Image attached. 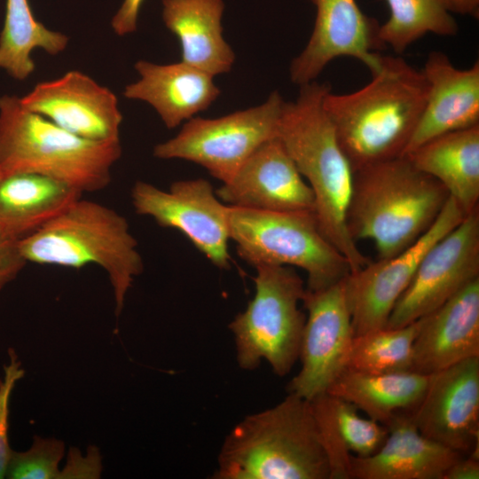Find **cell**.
<instances>
[{"mask_svg":"<svg viewBox=\"0 0 479 479\" xmlns=\"http://www.w3.org/2000/svg\"><path fill=\"white\" fill-rule=\"evenodd\" d=\"M361 89L324 98L338 142L353 170L404 156L422 114L428 83L398 56L381 55Z\"/></svg>","mask_w":479,"mask_h":479,"instance_id":"obj_1","label":"cell"},{"mask_svg":"<svg viewBox=\"0 0 479 479\" xmlns=\"http://www.w3.org/2000/svg\"><path fill=\"white\" fill-rule=\"evenodd\" d=\"M329 90L327 83L316 81L301 85L296 99L284 102L278 137L312 191L320 230L354 272L370 261L347 226L354 170L324 108V98Z\"/></svg>","mask_w":479,"mask_h":479,"instance_id":"obj_2","label":"cell"},{"mask_svg":"<svg viewBox=\"0 0 479 479\" xmlns=\"http://www.w3.org/2000/svg\"><path fill=\"white\" fill-rule=\"evenodd\" d=\"M449 197L406 156L365 167L354 171L349 232L356 242L371 240L378 259L393 256L432 226Z\"/></svg>","mask_w":479,"mask_h":479,"instance_id":"obj_3","label":"cell"},{"mask_svg":"<svg viewBox=\"0 0 479 479\" xmlns=\"http://www.w3.org/2000/svg\"><path fill=\"white\" fill-rule=\"evenodd\" d=\"M214 479H330L309 400L288 395L240 420L221 446Z\"/></svg>","mask_w":479,"mask_h":479,"instance_id":"obj_4","label":"cell"},{"mask_svg":"<svg viewBox=\"0 0 479 479\" xmlns=\"http://www.w3.org/2000/svg\"><path fill=\"white\" fill-rule=\"evenodd\" d=\"M19 248L27 263L74 269L97 264L104 269L114 290L116 317L135 278L144 271L127 219L82 197L20 240Z\"/></svg>","mask_w":479,"mask_h":479,"instance_id":"obj_5","label":"cell"},{"mask_svg":"<svg viewBox=\"0 0 479 479\" xmlns=\"http://www.w3.org/2000/svg\"><path fill=\"white\" fill-rule=\"evenodd\" d=\"M121 155L120 140L81 137L28 111L20 98L0 97V169L35 173L95 192L110 185Z\"/></svg>","mask_w":479,"mask_h":479,"instance_id":"obj_6","label":"cell"},{"mask_svg":"<svg viewBox=\"0 0 479 479\" xmlns=\"http://www.w3.org/2000/svg\"><path fill=\"white\" fill-rule=\"evenodd\" d=\"M230 240L253 267H297L307 273V289L319 290L347 277L346 258L320 230L312 211H265L229 206Z\"/></svg>","mask_w":479,"mask_h":479,"instance_id":"obj_7","label":"cell"},{"mask_svg":"<svg viewBox=\"0 0 479 479\" xmlns=\"http://www.w3.org/2000/svg\"><path fill=\"white\" fill-rule=\"evenodd\" d=\"M255 293L246 310L229 324L239 366L255 370L262 360L286 376L299 358L306 314L299 307L306 292L289 266L255 267Z\"/></svg>","mask_w":479,"mask_h":479,"instance_id":"obj_8","label":"cell"},{"mask_svg":"<svg viewBox=\"0 0 479 479\" xmlns=\"http://www.w3.org/2000/svg\"><path fill=\"white\" fill-rule=\"evenodd\" d=\"M284 102L274 90L256 106L218 118L193 117L174 137L156 145L153 154L194 162L227 183L259 146L278 137Z\"/></svg>","mask_w":479,"mask_h":479,"instance_id":"obj_9","label":"cell"},{"mask_svg":"<svg viewBox=\"0 0 479 479\" xmlns=\"http://www.w3.org/2000/svg\"><path fill=\"white\" fill-rule=\"evenodd\" d=\"M130 198L137 214L153 218L159 226L185 234L216 267H230L229 206L217 198L208 180L176 181L169 191L137 181Z\"/></svg>","mask_w":479,"mask_h":479,"instance_id":"obj_10","label":"cell"},{"mask_svg":"<svg viewBox=\"0 0 479 479\" xmlns=\"http://www.w3.org/2000/svg\"><path fill=\"white\" fill-rule=\"evenodd\" d=\"M465 216L458 203L449 197L432 226L413 244L393 256L370 261L349 272L344 285L355 335L386 326L396 302L428 249Z\"/></svg>","mask_w":479,"mask_h":479,"instance_id":"obj_11","label":"cell"},{"mask_svg":"<svg viewBox=\"0 0 479 479\" xmlns=\"http://www.w3.org/2000/svg\"><path fill=\"white\" fill-rule=\"evenodd\" d=\"M479 279V208L467 215L422 258L386 326L399 327L431 313Z\"/></svg>","mask_w":479,"mask_h":479,"instance_id":"obj_12","label":"cell"},{"mask_svg":"<svg viewBox=\"0 0 479 479\" xmlns=\"http://www.w3.org/2000/svg\"><path fill=\"white\" fill-rule=\"evenodd\" d=\"M345 278L319 290L306 288L302 302L307 315L299 354L301 369L288 382V393L311 400L326 393L347 368L355 334Z\"/></svg>","mask_w":479,"mask_h":479,"instance_id":"obj_13","label":"cell"},{"mask_svg":"<svg viewBox=\"0 0 479 479\" xmlns=\"http://www.w3.org/2000/svg\"><path fill=\"white\" fill-rule=\"evenodd\" d=\"M409 412L424 436L479 457V357L433 373L421 401Z\"/></svg>","mask_w":479,"mask_h":479,"instance_id":"obj_14","label":"cell"},{"mask_svg":"<svg viewBox=\"0 0 479 479\" xmlns=\"http://www.w3.org/2000/svg\"><path fill=\"white\" fill-rule=\"evenodd\" d=\"M316 7V20L309 41L291 62V82L299 86L316 81L325 67L339 57H351L371 73L380 64L374 52L382 46L377 21L365 15L355 0H309Z\"/></svg>","mask_w":479,"mask_h":479,"instance_id":"obj_15","label":"cell"},{"mask_svg":"<svg viewBox=\"0 0 479 479\" xmlns=\"http://www.w3.org/2000/svg\"><path fill=\"white\" fill-rule=\"evenodd\" d=\"M20 102L28 111L81 137L120 140L122 114L116 96L80 71L37 83Z\"/></svg>","mask_w":479,"mask_h":479,"instance_id":"obj_16","label":"cell"},{"mask_svg":"<svg viewBox=\"0 0 479 479\" xmlns=\"http://www.w3.org/2000/svg\"><path fill=\"white\" fill-rule=\"evenodd\" d=\"M215 192L230 207L314 212L312 191L278 137L259 146Z\"/></svg>","mask_w":479,"mask_h":479,"instance_id":"obj_17","label":"cell"},{"mask_svg":"<svg viewBox=\"0 0 479 479\" xmlns=\"http://www.w3.org/2000/svg\"><path fill=\"white\" fill-rule=\"evenodd\" d=\"M421 71L428 83V93L404 155L434 137L479 125L478 61L460 69L445 53L433 51Z\"/></svg>","mask_w":479,"mask_h":479,"instance_id":"obj_18","label":"cell"},{"mask_svg":"<svg viewBox=\"0 0 479 479\" xmlns=\"http://www.w3.org/2000/svg\"><path fill=\"white\" fill-rule=\"evenodd\" d=\"M479 357V279L421 318L412 371L433 374Z\"/></svg>","mask_w":479,"mask_h":479,"instance_id":"obj_19","label":"cell"},{"mask_svg":"<svg viewBox=\"0 0 479 479\" xmlns=\"http://www.w3.org/2000/svg\"><path fill=\"white\" fill-rule=\"evenodd\" d=\"M388 436L373 455L350 458V479H443L462 454L424 436L409 412L385 425Z\"/></svg>","mask_w":479,"mask_h":479,"instance_id":"obj_20","label":"cell"},{"mask_svg":"<svg viewBox=\"0 0 479 479\" xmlns=\"http://www.w3.org/2000/svg\"><path fill=\"white\" fill-rule=\"evenodd\" d=\"M139 79L128 84L123 96L151 105L168 129L207 110L219 97L214 76L183 61L159 65L138 60Z\"/></svg>","mask_w":479,"mask_h":479,"instance_id":"obj_21","label":"cell"},{"mask_svg":"<svg viewBox=\"0 0 479 479\" xmlns=\"http://www.w3.org/2000/svg\"><path fill=\"white\" fill-rule=\"evenodd\" d=\"M82 194L46 176L0 169V233L20 241L54 219Z\"/></svg>","mask_w":479,"mask_h":479,"instance_id":"obj_22","label":"cell"},{"mask_svg":"<svg viewBox=\"0 0 479 479\" xmlns=\"http://www.w3.org/2000/svg\"><path fill=\"white\" fill-rule=\"evenodd\" d=\"M224 0H162V20L179 40L181 61L212 76L229 73L235 53L223 35Z\"/></svg>","mask_w":479,"mask_h":479,"instance_id":"obj_23","label":"cell"},{"mask_svg":"<svg viewBox=\"0 0 479 479\" xmlns=\"http://www.w3.org/2000/svg\"><path fill=\"white\" fill-rule=\"evenodd\" d=\"M330 467V479H350L352 455L365 458L383 444L388 429L365 419L351 403L327 392L309 400Z\"/></svg>","mask_w":479,"mask_h":479,"instance_id":"obj_24","label":"cell"},{"mask_svg":"<svg viewBox=\"0 0 479 479\" xmlns=\"http://www.w3.org/2000/svg\"><path fill=\"white\" fill-rule=\"evenodd\" d=\"M404 156L438 181L466 216L479 208V125L434 137Z\"/></svg>","mask_w":479,"mask_h":479,"instance_id":"obj_25","label":"cell"},{"mask_svg":"<svg viewBox=\"0 0 479 479\" xmlns=\"http://www.w3.org/2000/svg\"><path fill=\"white\" fill-rule=\"evenodd\" d=\"M431 375L414 371L368 373L346 368L326 392L385 425L396 413L412 412L420 404Z\"/></svg>","mask_w":479,"mask_h":479,"instance_id":"obj_26","label":"cell"},{"mask_svg":"<svg viewBox=\"0 0 479 479\" xmlns=\"http://www.w3.org/2000/svg\"><path fill=\"white\" fill-rule=\"evenodd\" d=\"M68 37L38 21L28 0H6L0 33V69L16 80H25L35 71L32 51L40 48L51 55L63 51Z\"/></svg>","mask_w":479,"mask_h":479,"instance_id":"obj_27","label":"cell"},{"mask_svg":"<svg viewBox=\"0 0 479 479\" xmlns=\"http://www.w3.org/2000/svg\"><path fill=\"white\" fill-rule=\"evenodd\" d=\"M388 20L379 26L378 38L396 53L404 52L427 34L453 36L458 32L455 19L440 0H387Z\"/></svg>","mask_w":479,"mask_h":479,"instance_id":"obj_28","label":"cell"},{"mask_svg":"<svg viewBox=\"0 0 479 479\" xmlns=\"http://www.w3.org/2000/svg\"><path fill=\"white\" fill-rule=\"evenodd\" d=\"M420 324L421 318L404 326H384L355 335L347 368L368 373L412 371Z\"/></svg>","mask_w":479,"mask_h":479,"instance_id":"obj_29","label":"cell"},{"mask_svg":"<svg viewBox=\"0 0 479 479\" xmlns=\"http://www.w3.org/2000/svg\"><path fill=\"white\" fill-rule=\"evenodd\" d=\"M64 443L55 438L34 436L32 446L23 452H12L5 477L10 479H59V463Z\"/></svg>","mask_w":479,"mask_h":479,"instance_id":"obj_30","label":"cell"},{"mask_svg":"<svg viewBox=\"0 0 479 479\" xmlns=\"http://www.w3.org/2000/svg\"><path fill=\"white\" fill-rule=\"evenodd\" d=\"M9 363L4 367L0 380V479L6 475L12 450L9 444V403L12 392L18 381L24 377L25 371L13 349H8Z\"/></svg>","mask_w":479,"mask_h":479,"instance_id":"obj_31","label":"cell"},{"mask_svg":"<svg viewBox=\"0 0 479 479\" xmlns=\"http://www.w3.org/2000/svg\"><path fill=\"white\" fill-rule=\"evenodd\" d=\"M101 471V456L96 447L90 446L85 457L82 456L78 449L71 448L59 479L99 478Z\"/></svg>","mask_w":479,"mask_h":479,"instance_id":"obj_32","label":"cell"},{"mask_svg":"<svg viewBox=\"0 0 479 479\" xmlns=\"http://www.w3.org/2000/svg\"><path fill=\"white\" fill-rule=\"evenodd\" d=\"M27 263L19 248V241L0 233V291L16 279Z\"/></svg>","mask_w":479,"mask_h":479,"instance_id":"obj_33","label":"cell"},{"mask_svg":"<svg viewBox=\"0 0 479 479\" xmlns=\"http://www.w3.org/2000/svg\"><path fill=\"white\" fill-rule=\"evenodd\" d=\"M145 0H123L112 19V27L118 35H126L137 29L139 11Z\"/></svg>","mask_w":479,"mask_h":479,"instance_id":"obj_34","label":"cell"},{"mask_svg":"<svg viewBox=\"0 0 479 479\" xmlns=\"http://www.w3.org/2000/svg\"><path fill=\"white\" fill-rule=\"evenodd\" d=\"M479 457L463 455L445 472L443 479H478Z\"/></svg>","mask_w":479,"mask_h":479,"instance_id":"obj_35","label":"cell"},{"mask_svg":"<svg viewBox=\"0 0 479 479\" xmlns=\"http://www.w3.org/2000/svg\"><path fill=\"white\" fill-rule=\"evenodd\" d=\"M443 5L451 12L462 15L479 17V0H440Z\"/></svg>","mask_w":479,"mask_h":479,"instance_id":"obj_36","label":"cell"}]
</instances>
